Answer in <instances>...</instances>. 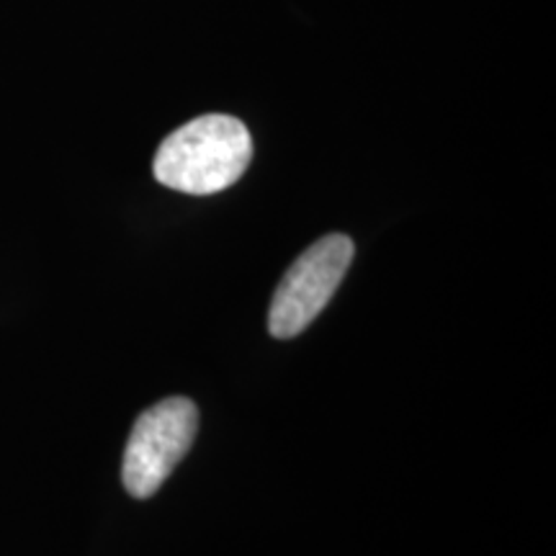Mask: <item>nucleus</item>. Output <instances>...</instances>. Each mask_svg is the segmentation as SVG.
I'll list each match as a JSON object with an SVG mask.
<instances>
[{"label": "nucleus", "mask_w": 556, "mask_h": 556, "mask_svg": "<svg viewBox=\"0 0 556 556\" xmlns=\"http://www.w3.org/2000/svg\"><path fill=\"white\" fill-rule=\"evenodd\" d=\"M353 253L356 248L348 235H328L304 250L291 263L270 302V336L287 340L307 330L343 283Z\"/></svg>", "instance_id": "nucleus-3"}, {"label": "nucleus", "mask_w": 556, "mask_h": 556, "mask_svg": "<svg viewBox=\"0 0 556 556\" xmlns=\"http://www.w3.org/2000/svg\"><path fill=\"white\" fill-rule=\"evenodd\" d=\"M253 160V137L227 114L199 116L163 139L152 176L173 191L208 197L235 186Z\"/></svg>", "instance_id": "nucleus-1"}, {"label": "nucleus", "mask_w": 556, "mask_h": 556, "mask_svg": "<svg viewBox=\"0 0 556 556\" xmlns=\"http://www.w3.org/2000/svg\"><path fill=\"white\" fill-rule=\"evenodd\" d=\"M199 409L189 397H168L137 417L122 464V482L137 500L163 486L197 441Z\"/></svg>", "instance_id": "nucleus-2"}]
</instances>
